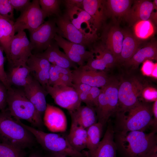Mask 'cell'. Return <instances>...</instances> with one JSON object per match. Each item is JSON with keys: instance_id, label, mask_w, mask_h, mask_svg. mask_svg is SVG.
Masks as SVG:
<instances>
[{"instance_id": "obj_1", "label": "cell", "mask_w": 157, "mask_h": 157, "mask_svg": "<svg viewBox=\"0 0 157 157\" xmlns=\"http://www.w3.org/2000/svg\"><path fill=\"white\" fill-rule=\"evenodd\" d=\"M156 131L115 132L117 150L123 157H145L157 147Z\"/></svg>"}, {"instance_id": "obj_2", "label": "cell", "mask_w": 157, "mask_h": 157, "mask_svg": "<svg viewBox=\"0 0 157 157\" xmlns=\"http://www.w3.org/2000/svg\"><path fill=\"white\" fill-rule=\"evenodd\" d=\"M115 132L144 131L153 124L152 106L146 102L140 101L136 105L126 110L116 113Z\"/></svg>"}, {"instance_id": "obj_3", "label": "cell", "mask_w": 157, "mask_h": 157, "mask_svg": "<svg viewBox=\"0 0 157 157\" xmlns=\"http://www.w3.org/2000/svg\"><path fill=\"white\" fill-rule=\"evenodd\" d=\"M0 139L1 142L23 149L31 147L36 141L32 133L6 108L0 111Z\"/></svg>"}, {"instance_id": "obj_4", "label": "cell", "mask_w": 157, "mask_h": 157, "mask_svg": "<svg viewBox=\"0 0 157 157\" xmlns=\"http://www.w3.org/2000/svg\"><path fill=\"white\" fill-rule=\"evenodd\" d=\"M6 109L17 119H24L42 130V118L25 95L23 88L11 86L7 89Z\"/></svg>"}, {"instance_id": "obj_5", "label": "cell", "mask_w": 157, "mask_h": 157, "mask_svg": "<svg viewBox=\"0 0 157 157\" xmlns=\"http://www.w3.org/2000/svg\"><path fill=\"white\" fill-rule=\"evenodd\" d=\"M19 122L30 131L37 141L45 150L51 154L71 157H85L84 153L73 148L66 137L55 133H47L26 125L17 120Z\"/></svg>"}, {"instance_id": "obj_6", "label": "cell", "mask_w": 157, "mask_h": 157, "mask_svg": "<svg viewBox=\"0 0 157 157\" xmlns=\"http://www.w3.org/2000/svg\"><path fill=\"white\" fill-rule=\"evenodd\" d=\"M144 87L138 79L133 78L123 81L118 88V104L117 111H123L130 109L140 101Z\"/></svg>"}, {"instance_id": "obj_7", "label": "cell", "mask_w": 157, "mask_h": 157, "mask_svg": "<svg viewBox=\"0 0 157 157\" xmlns=\"http://www.w3.org/2000/svg\"><path fill=\"white\" fill-rule=\"evenodd\" d=\"M33 48L24 31L17 32L11 42L7 60L10 67L25 66L33 54Z\"/></svg>"}, {"instance_id": "obj_8", "label": "cell", "mask_w": 157, "mask_h": 157, "mask_svg": "<svg viewBox=\"0 0 157 157\" xmlns=\"http://www.w3.org/2000/svg\"><path fill=\"white\" fill-rule=\"evenodd\" d=\"M47 17L42 11L38 0H33L30 5L21 12L19 16L14 22L16 32L27 29L29 32L39 27L44 22Z\"/></svg>"}, {"instance_id": "obj_9", "label": "cell", "mask_w": 157, "mask_h": 157, "mask_svg": "<svg viewBox=\"0 0 157 157\" xmlns=\"http://www.w3.org/2000/svg\"><path fill=\"white\" fill-rule=\"evenodd\" d=\"M30 41L33 47L34 54L45 51L54 40L57 33L56 17L51 18L36 29L29 31Z\"/></svg>"}, {"instance_id": "obj_10", "label": "cell", "mask_w": 157, "mask_h": 157, "mask_svg": "<svg viewBox=\"0 0 157 157\" xmlns=\"http://www.w3.org/2000/svg\"><path fill=\"white\" fill-rule=\"evenodd\" d=\"M45 89L57 105L68 110L69 112L74 111L81 106V102L78 95L72 87L48 85Z\"/></svg>"}, {"instance_id": "obj_11", "label": "cell", "mask_w": 157, "mask_h": 157, "mask_svg": "<svg viewBox=\"0 0 157 157\" xmlns=\"http://www.w3.org/2000/svg\"><path fill=\"white\" fill-rule=\"evenodd\" d=\"M65 14L71 23L84 35L97 40L98 37L92 18L84 10L76 7L65 4Z\"/></svg>"}, {"instance_id": "obj_12", "label": "cell", "mask_w": 157, "mask_h": 157, "mask_svg": "<svg viewBox=\"0 0 157 157\" xmlns=\"http://www.w3.org/2000/svg\"><path fill=\"white\" fill-rule=\"evenodd\" d=\"M56 21L58 28L57 34L71 42L90 48L91 45L96 41L81 33L73 25L65 14L56 17Z\"/></svg>"}, {"instance_id": "obj_13", "label": "cell", "mask_w": 157, "mask_h": 157, "mask_svg": "<svg viewBox=\"0 0 157 157\" xmlns=\"http://www.w3.org/2000/svg\"><path fill=\"white\" fill-rule=\"evenodd\" d=\"M54 40L58 46L63 49L69 58L79 67L85 65L94 57L92 51L87 50L86 48L82 45L71 42L57 34Z\"/></svg>"}, {"instance_id": "obj_14", "label": "cell", "mask_w": 157, "mask_h": 157, "mask_svg": "<svg viewBox=\"0 0 157 157\" xmlns=\"http://www.w3.org/2000/svg\"><path fill=\"white\" fill-rule=\"evenodd\" d=\"M72 73L73 83H83L91 87L101 88L110 80L104 71L86 69L83 66L72 70Z\"/></svg>"}, {"instance_id": "obj_15", "label": "cell", "mask_w": 157, "mask_h": 157, "mask_svg": "<svg viewBox=\"0 0 157 157\" xmlns=\"http://www.w3.org/2000/svg\"><path fill=\"white\" fill-rule=\"evenodd\" d=\"M90 50L94 56L83 66L86 69L104 71L117 62L114 56L101 44L94 46Z\"/></svg>"}, {"instance_id": "obj_16", "label": "cell", "mask_w": 157, "mask_h": 157, "mask_svg": "<svg viewBox=\"0 0 157 157\" xmlns=\"http://www.w3.org/2000/svg\"><path fill=\"white\" fill-rule=\"evenodd\" d=\"M23 89L27 98L42 118L47 105L46 96L48 93L45 89L34 78Z\"/></svg>"}, {"instance_id": "obj_17", "label": "cell", "mask_w": 157, "mask_h": 157, "mask_svg": "<svg viewBox=\"0 0 157 157\" xmlns=\"http://www.w3.org/2000/svg\"><path fill=\"white\" fill-rule=\"evenodd\" d=\"M43 121L47 129L53 133L64 132L67 128V119L64 112L49 104H47Z\"/></svg>"}, {"instance_id": "obj_18", "label": "cell", "mask_w": 157, "mask_h": 157, "mask_svg": "<svg viewBox=\"0 0 157 157\" xmlns=\"http://www.w3.org/2000/svg\"><path fill=\"white\" fill-rule=\"evenodd\" d=\"M154 9L153 2L150 1L134 0L124 17L130 25H133L141 20H150L152 22Z\"/></svg>"}, {"instance_id": "obj_19", "label": "cell", "mask_w": 157, "mask_h": 157, "mask_svg": "<svg viewBox=\"0 0 157 157\" xmlns=\"http://www.w3.org/2000/svg\"><path fill=\"white\" fill-rule=\"evenodd\" d=\"M51 65L46 59L33 53L26 62L34 78L44 89L48 85Z\"/></svg>"}, {"instance_id": "obj_20", "label": "cell", "mask_w": 157, "mask_h": 157, "mask_svg": "<svg viewBox=\"0 0 157 157\" xmlns=\"http://www.w3.org/2000/svg\"><path fill=\"white\" fill-rule=\"evenodd\" d=\"M113 126L109 122L106 131L96 150L92 153H84L86 157H117Z\"/></svg>"}, {"instance_id": "obj_21", "label": "cell", "mask_w": 157, "mask_h": 157, "mask_svg": "<svg viewBox=\"0 0 157 157\" xmlns=\"http://www.w3.org/2000/svg\"><path fill=\"white\" fill-rule=\"evenodd\" d=\"M83 9L91 17L97 31L103 27L108 17L106 0H83Z\"/></svg>"}, {"instance_id": "obj_22", "label": "cell", "mask_w": 157, "mask_h": 157, "mask_svg": "<svg viewBox=\"0 0 157 157\" xmlns=\"http://www.w3.org/2000/svg\"><path fill=\"white\" fill-rule=\"evenodd\" d=\"M103 37V43L101 44L112 53L118 62L124 40L123 30L117 26H113L104 33Z\"/></svg>"}, {"instance_id": "obj_23", "label": "cell", "mask_w": 157, "mask_h": 157, "mask_svg": "<svg viewBox=\"0 0 157 157\" xmlns=\"http://www.w3.org/2000/svg\"><path fill=\"white\" fill-rule=\"evenodd\" d=\"M44 58L51 64L59 67L70 69L76 68L75 63L72 61L65 53L60 50L59 47L54 40L44 51L35 54Z\"/></svg>"}, {"instance_id": "obj_24", "label": "cell", "mask_w": 157, "mask_h": 157, "mask_svg": "<svg viewBox=\"0 0 157 157\" xmlns=\"http://www.w3.org/2000/svg\"><path fill=\"white\" fill-rule=\"evenodd\" d=\"M157 59V45L156 41L140 46L133 56L123 63L126 66L135 68L145 60Z\"/></svg>"}, {"instance_id": "obj_25", "label": "cell", "mask_w": 157, "mask_h": 157, "mask_svg": "<svg viewBox=\"0 0 157 157\" xmlns=\"http://www.w3.org/2000/svg\"><path fill=\"white\" fill-rule=\"evenodd\" d=\"M8 80L10 86L23 88L33 79L31 70L26 65L10 67L7 73Z\"/></svg>"}, {"instance_id": "obj_26", "label": "cell", "mask_w": 157, "mask_h": 157, "mask_svg": "<svg viewBox=\"0 0 157 157\" xmlns=\"http://www.w3.org/2000/svg\"><path fill=\"white\" fill-rule=\"evenodd\" d=\"M69 113L72 119L86 129L98 122L95 108L90 106H81Z\"/></svg>"}, {"instance_id": "obj_27", "label": "cell", "mask_w": 157, "mask_h": 157, "mask_svg": "<svg viewBox=\"0 0 157 157\" xmlns=\"http://www.w3.org/2000/svg\"><path fill=\"white\" fill-rule=\"evenodd\" d=\"M67 138L71 146L77 151L81 152L87 148V130L73 119Z\"/></svg>"}, {"instance_id": "obj_28", "label": "cell", "mask_w": 157, "mask_h": 157, "mask_svg": "<svg viewBox=\"0 0 157 157\" xmlns=\"http://www.w3.org/2000/svg\"><path fill=\"white\" fill-rule=\"evenodd\" d=\"M14 22L0 15V46L8 58L10 45L15 33Z\"/></svg>"}, {"instance_id": "obj_29", "label": "cell", "mask_w": 157, "mask_h": 157, "mask_svg": "<svg viewBox=\"0 0 157 157\" xmlns=\"http://www.w3.org/2000/svg\"><path fill=\"white\" fill-rule=\"evenodd\" d=\"M124 40L118 62L123 63L129 60L140 46L142 41L128 31L123 30Z\"/></svg>"}, {"instance_id": "obj_30", "label": "cell", "mask_w": 157, "mask_h": 157, "mask_svg": "<svg viewBox=\"0 0 157 157\" xmlns=\"http://www.w3.org/2000/svg\"><path fill=\"white\" fill-rule=\"evenodd\" d=\"M119 84L116 80L110 79L106 85L101 88L105 94L111 116L116 113L117 109Z\"/></svg>"}, {"instance_id": "obj_31", "label": "cell", "mask_w": 157, "mask_h": 157, "mask_svg": "<svg viewBox=\"0 0 157 157\" xmlns=\"http://www.w3.org/2000/svg\"><path fill=\"white\" fill-rule=\"evenodd\" d=\"M133 1L130 0H106V7L108 16L124 17L129 10Z\"/></svg>"}, {"instance_id": "obj_32", "label": "cell", "mask_w": 157, "mask_h": 157, "mask_svg": "<svg viewBox=\"0 0 157 157\" xmlns=\"http://www.w3.org/2000/svg\"><path fill=\"white\" fill-rule=\"evenodd\" d=\"M103 127L102 124L97 122L86 129L88 153H93L97 147L101 140Z\"/></svg>"}, {"instance_id": "obj_33", "label": "cell", "mask_w": 157, "mask_h": 157, "mask_svg": "<svg viewBox=\"0 0 157 157\" xmlns=\"http://www.w3.org/2000/svg\"><path fill=\"white\" fill-rule=\"evenodd\" d=\"M134 35L140 40H144L152 35L154 32L153 22L150 20L139 21L133 25Z\"/></svg>"}, {"instance_id": "obj_34", "label": "cell", "mask_w": 157, "mask_h": 157, "mask_svg": "<svg viewBox=\"0 0 157 157\" xmlns=\"http://www.w3.org/2000/svg\"><path fill=\"white\" fill-rule=\"evenodd\" d=\"M39 3L42 11L47 17H58L61 15L60 5L62 1L60 0H40Z\"/></svg>"}, {"instance_id": "obj_35", "label": "cell", "mask_w": 157, "mask_h": 157, "mask_svg": "<svg viewBox=\"0 0 157 157\" xmlns=\"http://www.w3.org/2000/svg\"><path fill=\"white\" fill-rule=\"evenodd\" d=\"M24 149L0 142V157H24Z\"/></svg>"}, {"instance_id": "obj_36", "label": "cell", "mask_w": 157, "mask_h": 157, "mask_svg": "<svg viewBox=\"0 0 157 157\" xmlns=\"http://www.w3.org/2000/svg\"><path fill=\"white\" fill-rule=\"evenodd\" d=\"M56 66L59 72L60 85L72 87L73 85L72 70L69 68Z\"/></svg>"}, {"instance_id": "obj_37", "label": "cell", "mask_w": 157, "mask_h": 157, "mask_svg": "<svg viewBox=\"0 0 157 157\" xmlns=\"http://www.w3.org/2000/svg\"><path fill=\"white\" fill-rule=\"evenodd\" d=\"M14 10L9 0H0V15L14 21Z\"/></svg>"}, {"instance_id": "obj_38", "label": "cell", "mask_w": 157, "mask_h": 157, "mask_svg": "<svg viewBox=\"0 0 157 157\" xmlns=\"http://www.w3.org/2000/svg\"><path fill=\"white\" fill-rule=\"evenodd\" d=\"M3 52V49L0 46V81L5 85L8 89L11 86L8 82L7 74L4 69L5 58Z\"/></svg>"}, {"instance_id": "obj_39", "label": "cell", "mask_w": 157, "mask_h": 157, "mask_svg": "<svg viewBox=\"0 0 157 157\" xmlns=\"http://www.w3.org/2000/svg\"><path fill=\"white\" fill-rule=\"evenodd\" d=\"M60 85L59 76V72L56 66L51 65L49 72L48 85L54 86Z\"/></svg>"}, {"instance_id": "obj_40", "label": "cell", "mask_w": 157, "mask_h": 157, "mask_svg": "<svg viewBox=\"0 0 157 157\" xmlns=\"http://www.w3.org/2000/svg\"><path fill=\"white\" fill-rule=\"evenodd\" d=\"M101 89L97 87H92L89 95V106L95 108L97 105Z\"/></svg>"}, {"instance_id": "obj_41", "label": "cell", "mask_w": 157, "mask_h": 157, "mask_svg": "<svg viewBox=\"0 0 157 157\" xmlns=\"http://www.w3.org/2000/svg\"><path fill=\"white\" fill-rule=\"evenodd\" d=\"M14 9L21 12L26 8L31 2L29 0H9Z\"/></svg>"}, {"instance_id": "obj_42", "label": "cell", "mask_w": 157, "mask_h": 157, "mask_svg": "<svg viewBox=\"0 0 157 157\" xmlns=\"http://www.w3.org/2000/svg\"><path fill=\"white\" fill-rule=\"evenodd\" d=\"M7 94V89L0 81V111L6 108Z\"/></svg>"}, {"instance_id": "obj_43", "label": "cell", "mask_w": 157, "mask_h": 157, "mask_svg": "<svg viewBox=\"0 0 157 157\" xmlns=\"http://www.w3.org/2000/svg\"><path fill=\"white\" fill-rule=\"evenodd\" d=\"M142 95L146 101H155L157 100V90L153 88L149 87L144 88Z\"/></svg>"}, {"instance_id": "obj_44", "label": "cell", "mask_w": 157, "mask_h": 157, "mask_svg": "<svg viewBox=\"0 0 157 157\" xmlns=\"http://www.w3.org/2000/svg\"><path fill=\"white\" fill-rule=\"evenodd\" d=\"M157 63H154L151 60H147L143 63L141 70L143 74L145 75L151 76L152 72Z\"/></svg>"}, {"instance_id": "obj_45", "label": "cell", "mask_w": 157, "mask_h": 157, "mask_svg": "<svg viewBox=\"0 0 157 157\" xmlns=\"http://www.w3.org/2000/svg\"><path fill=\"white\" fill-rule=\"evenodd\" d=\"M77 93L81 92H89L92 87L83 83H73L72 86Z\"/></svg>"}, {"instance_id": "obj_46", "label": "cell", "mask_w": 157, "mask_h": 157, "mask_svg": "<svg viewBox=\"0 0 157 157\" xmlns=\"http://www.w3.org/2000/svg\"><path fill=\"white\" fill-rule=\"evenodd\" d=\"M63 1L64 4L83 9V0H65Z\"/></svg>"}, {"instance_id": "obj_47", "label": "cell", "mask_w": 157, "mask_h": 157, "mask_svg": "<svg viewBox=\"0 0 157 157\" xmlns=\"http://www.w3.org/2000/svg\"><path fill=\"white\" fill-rule=\"evenodd\" d=\"M152 110L153 114V124L152 127L153 130L157 131V100L154 101L152 106Z\"/></svg>"}, {"instance_id": "obj_48", "label": "cell", "mask_w": 157, "mask_h": 157, "mask_svg": "<svg viewBox=\"0 0 157 157\" xmlns=\"http://www.w3.org/2000/svg\"><path fill=\"white\" fill-rule=\"evenodd\" d=\"M145 157H157V147L155 148Z\"/></svg>"}, {"instance_id": "obj_49", "label": "cell", "mask_w": 157, "mask_h": 157, "mask_svg": "<svg viewBox=\"0 0 157 157\" xmlns=\"http://www.w3.org/2000/svg\"><path fill=\"white\" fill-rule=\"evenodd\" d=\"M27 157H43L38 151H35L31 153Z\"/></svg>"}, {"instance_id": "obj_50", "label": "cell", "mask_w": 157, "mask_h": 157, "mask_svg": "<svg viewBox=\"0 0 157 157\" xmlns=\"http://www.w3.org/2000/svg\"><path fill=\"white\" fill-rule=\"evenodd\" d=\"M157 64H156L155 65L152 72V73L151 75V76L154 77L156 78H157Z\"/></svg>"}, {"instance_id": "obj_51", "label": "cell", "mask_w": 157, "mask_h": 157, "mask_svg": "<svg viewBox=\"0 0 157 157\" xmlns=\"http://www.w3.org/2000/svg\"><path fill=\"white\" fill-rule=\"evenodd\" d=\"M49 157H67V156L60 154H51Z\"/></svg>"}, {"instance_id": "obj_52", "label": "cell", "mask_w": 157, "mask_h": 157, "mask_svg": "<svg viewBox=\"0 0 157 157\" xmlns=\"http://www.w3.org/2000/svg\"><path fill=\"white\" fill-rule=\"evenodd\" d=\"M0 142H1V141L0 139Z\"/></svg>"}]
</instances>
